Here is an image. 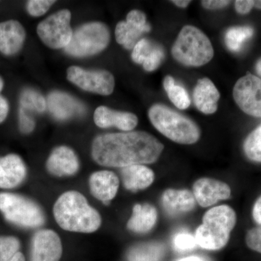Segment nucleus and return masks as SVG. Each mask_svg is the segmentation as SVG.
Returning a JSON list of instances; mask_svg holds the SVG:
<instances>
[{
  "instance_id": "nucleus-19",
  "label": "nucleus",
  "mask_w": 261,
  "mask_h": 261,
  "mask_svg": "<svg viewBox=\"0 0 261 261\" xmlns=\"http://www.w3.org/2000/svg\"><path fill=\"white\" fill-rule=\"evenodd\" d=\"M220 93L216 86L208 78L197 81L193 92V101L196 108L206 115L214 114L217 111Z\"/></svg>"
},
{
  "instance_id": "nucleus-26",
  "label": "nucleus",
  "mask_w": 261,
  "mask_h": 261,
  "mask_svg": "<svg viewBox=\"0 0 261 261\" xmlns=\"http://www.w3.org/2000/svg\"><path fill=\"white\" fill-rule=\"evenodd\" d=\"M254 29L249 25L231 27L225 34V43L230 51L238 53L253 36Z\"/></svg>"
},
{
  "instance_id": "nucleus-15",
  "label": "nucleus",
  "mask_w": 261,
  "mask_h": 261,
  "mask_svg": "<svg viewBox=\"0 0 261 261\" xmlns=\"http://www.w3.org/2000/svg\"><path fill=\"white\" fill-rule=\"evenodd\" d=\"M47 105L51 114L58 120H67L85 112L80 101L64 92H54L49 94Z\"/></svg>"
},
{
  "instance_id": "nucleus-11",
  "label": "nucleus",
  "mask_w": 261,
  "mask_h": 261,
  "mask_svg": "<svg viewBox=\"0 0 261 261\" xmlns=\"http://www.w3.org/2000/svg\"><path fill=\"white\" fill-rule=\"evenodd\" d=\"M62 253L61 239L53 230H40L33 237L31 261H59Z\"/></svg>"
},
{
  "instance_id": "nucleus-2",
  "label": "nucleus",
  "mask_w": 261,
  "mask_h": 261,
  "mask_svg": "<svg viewBox=\"0 0 261 261\" xmlns=\"http://www.w3.org/2000/svg\"><path fill=\"white\" fill-rule=\"evenodd\" d=\"M56 222L65 231L92 233L102 224L98 211L89 205L87 199L76 191L65 192L53 207Z\"/></svg>"
},
{
  "instance_id": "nucleus-13",
  "label": "nucleus",
  "mask_w": 261,
  "mask_h": 261,
  "mask_svg": "<svg viewBox=\"0 0 261 261\" xmlns=\"http://www.w3.org/2000/svg\"><path fill=\"white\" fill-rule=\"evenodd\" d=\"M46 166L47 171L54 176H72L80 169V161L73 149L61 146L51 152Z\"/></svg>"
},
{
  "instance_id": "nucleus-29",
  "label": "nucleus",
  "mask_w": 261,
  "mask_h": 261,
  "mask_svg": "<svg viewBox=\"0 0 261 261\" xmlns=\"http://www.w3.org/2000/svg\"><path fill=\"white\" fill-rule=\"evenodd\" d=\"M159 46V44L157 43L142 38L132 49V60L137 64H143L144 62L153 53Z\"/></svg>"
},
{
  "instance_id": "nucleus-42",
  "label": "nucleus",
  "mask_w": 261,
  "mask_h": 261,
  "mask_svg": "<svg viewBox=\"0 0 261 261\" xmlns=\"http://www.w3.org/2000/svg\"><path fill=\"white\" fill-rule=\"evenodd\" d=\"M255 70H256L257 74L261 76V58H259L255 64Z\"/></svg>"
},
{
  "instance_id": "nucleus-41",
  "label": "nucleus",
  "mask_w": 261,
  "mask_h": 261,
  "mask_svg": "<svg viewBox=\"0 0 261 261\" xmlns=\"http://www.w3.org/2000/svg\"><path fill=\"white\" fill-rule=\"evenodd\" d=\"M9 261H25V257L21 252H18L14 255V257Z\"/></svg>"
},
{
  "instance_id": "nucleus-39",
  "label": "nucleus",
  "mask_w": 261,
  "mask_h": 261,
  "mask_svg": "<svg viewBox=\"0 0 261 261\" xmlns=\"http://www.w3.org/2000/svg\"><path fill=\"white\" fill-rule=\"evenodd\" d=\"M178 261H209V260L205 257L192 255V256L184 257Z\"/></svg>"
},
{
  "instance_id": "nucleus-33",
  "label": "nucleus",
  "mask_w": 261,
  "mask_h": 261,
  "mask_svg": "<svg viewBox=\"0 0 261 261\" xmlns=\"http://www.w3.org/2000/svg\"><path fill=\"white\" fill-rule=\"evenodd\" d=\"M245 241L249 248L261 253V226L249 230L245 237Z\"/></svg>"
},
{
  "instance_id": "nucleus-1",
  "label": "nucleus",
  "mask_w": 261,
  "mask_h": 261,
  "mask_svg": "<svg viewBox=\"0 0 261 261\" xmlns=\"http://www.w3.org/2000/svg\"><path fill=\"white\" fill-rule=\"evenodd\" d=\"M163 149L158 139L145 132L105 134L94 139L92 156L101 166L123 168L156 162Z\"/></svg>"
},
{
  "instance_id": "nucleus-9",
  "label": "nucleus",
  "mask_w": 261,
  "mask_h": 261,
  "mask_svg": "<svg viewBox=\"0 0 261 261\" xmlns=\"http://www.w3.org/2000/svg\"><path fill=\"white\" fill-rule=\"evenodd\" d=\"M67 79L84 91L101 95H110L114 90V77L107 70H87L71 66L67 70Z\"/></svg>"
},
{
  "instance_id": "nucleus-38",
  "label": "nucleus",
  "mask_w": 261,
  "mask_h": 261,
  "mask_svg": "<svg viewBox=\"0 0 261 261\" xmlns=\"http://www.w3.org/2000/svg\"><path fill=\"white\" fill-rule=\"evenodd\" d=\"M252 217L257 224H261V196L254 204Z\"/></svg>"
},
{
  "instance_id": "nucleus-18",
  "label": "nucleus",
  "mask_w": 261,
  "mask_h": 261,
  "mask_svg": "<svg viewBox=\"0 0 261 261\" xmlns=\"http://www.w3.org/2000/svg\"><path fill=\"white\" fill-rule=\"evenodd\" d=\"M119 185L118 176L112 171H97L89 178L91 193L103 202H109L116 197Z\"/></svg>"
},
{
  "instance_id": "nucleus-12",
  "label": "nucleus",
  "mask_w": 261,
  "mask_h": 261,
  "mask_svg": "<svg viewBox=\"0 0 261 261\" xmlns=\"http://www.w3.org/2000/svg\"><path fill=\"white\" fill-rule=\"evenodd\" d=\"M192 191L197 203L204 207H211L220 200H228L231 192L227 184L211 178L197 180Z\"/></svg>"
},
{
  "instance_id": "nucleus-21",
  "label": "nucleus",
  "mask_w": 261,
  "mask_h": 261,
  "mask_svg": "<svg viewBox=\"0 0 261 261\" xmlns=\"http://www.w3.org/2000/svg\"><path fill=\"white\" fill-rule=\"evenodd\" d=\"M121 176L123 186L132 192L145 190L154 180L153 171L144 165H133L122 168Z\"/></svg>"
},
{
  "instance_id": "nucleus-14",
  "label": "nucleus",
  "mask_w": 261,
  "mask_h": 261,
  "mask_svg": "<svg viewBox=\"0 0 261 261\" xmlns=\"http://www.w3.org/2000/svg\"><path fill=\"white\" fill-rule=\"evenodd\" d=\"M94 121L99 128L114 126L128 132L137 126L138 118L132 113L113 111L106 106H100L94 112Z\"/></svg>"
},
{
  "instance_id": "nucleus-10",
  "label": "nucleus",
  "mask_w": 261,
  "mask_h": 261,
  "mask_svg": "<svg viewBox=\"0 0 261 261\" xmlns=\"http://www.w3.org/2000/svg\"><path fill=\"white\" fill-rule=\"evenodd\" d=\"M233 97L244 113L261 117V79L259 77L247 72L235 84Z\"/></svg>"
},
{
  "instance_id": "nucleus-4",
  "label": "nucleus",
  "mask_w": 261,
  "mask_h": 261,
  "mask_svg": "<svg viewBox=\"0 0 261 261\" xmlns=\"http://www.w3.org/2000/svg\"><path fill=\"white\" fill-rule=\"evenodd\" d=\"M148 116L154 128L173 142L192 145L200 140V129L195 121L164 105L152 106Z\"/></svg>"
},
{
  "instance_id": "nucleus-30",
  "label": "nucleus",
  "mask_w": 261,
  "mask_h": 261,
  "mask_svg": "<svg viewBox=\"0 0 261 261\" xmlns=\"http://www.w3.org/2000/svg\"><path fill=\"white\" fill-rule=\"evenodd\" d=\"M20 243L13 237H0V261H9L18 252Z\"/></svg>"
},
{
  "instance_id": "nucleus-36",
  "label": "nucleus",
  "mask_w": 261,
  "mask_h": 261,
  "mask_svg": "<svg viewBox=\"0 0 261 261\" xmlns=\"http://www.w3.org/2000/svg\"><path fill=\"white\" fill-rule=\"evenodd\" d=\"M231 3V1L226 0H204L201 1V5L205 9L219 10L226 8Z\"/></svg>"
},
{
  "instance_id": "nucleus-34",
  "label": "nucleus",
  "mask_w": 261,
  "mask_h": 261,
  "mask_svg": "<svg viewBox=\"0 0 261 261\" xmlns=\"http://www.w3.org/2000/svg\"><path fill=\"white\" fill-rule=\"evenodd\" d=\"M19 127L20 132L23 134L31 133L35 128L34 119L21 108L19 111Z\"/></svg>"
},
{
  "instance_id": "nucleus-17",
  "label": "nucleus",
  "mask_w": 261,
  "mask_h": 261,
  "mask_svg": "<svg viewBox=\"0 0 261 261\" xmlns=\"http://www.w3.org/2000/svg\"><path fill=\"white\" fill-rule=\"evenodd\" d=\"M25 39V31L17 20L0 23V51L13 56L20 50Z\"/></svg>"
},
{
  "instance_id": "nucleus-24",
  "label": "nucleus",
  "mask_w": 261,
  "mask_h": 261,
  "mask_svg": "<svg viewBox=\"0 0 261 261\" xmlns=\"http://www.w3.org/2000/svg\"><path fill=\"white\" fill-rule=\"evenodd\" d=\"M164 255V247L159 243L140 244L128 251V261H161Z\"/></svg>"
},
{
  "instance_id": "nucleus-27",
  "label": "nucleus",
  "mask_w": 261,
  "mask_h": 261,
  "mask_svg": "<svg viewBox=\"0 0 261 261\" xmlns=\"http://www.w3.org/2000/svg\"><path fill=\"white\" fill-rule=\"evenodd\" d=\"M20 106L24 111L43 113L47 107L45 98L37 91L32 89H25L20 98Z\"/></svg>"
},
{
  "instance_id": "nucleus-20",
  "label": "nucleus",
  "mask_w": 261,
  "mask_h": 261,
  "mask_svg": "<svg viewBox=\"0 0 261 261\" xmlns=\"http://www.w3.org/2000/svg\"><path fill=\"white\" fill-rule=\"evenodd\" d=\"M195 203L193 194L187 190L168 189L162 195L163 207L171 215L190 212L195 208Z\"/></svg>"
},
{
  "instance_id": "nucleus-3",
  "label": "nucleus",
  "mask_w": 261,
  "mask_h": 261,
  "mask_svg": "<svg viewBox=\"0 0 261 261\" xmlns=\"http://www.w3.org/2000/svg\"><path fill=\"white\" fill-rule=\"evenodd\" d=\"M236 224V213L230 206L212 207L204 215L202 224L196 230L197 245L209 250L223 248L227 245Z\"/></svg>"
},
{
  "instance_id": "nucleus-23",
  "label": "nucleus",
  "mask_w": 261,
  "mask_h": 261,
  "mask_svg": "<svg viewBox=\"0 0 261 261\" xmlns=\"http://www.w3.org/2000/svg\"><path fill=\"white\" fill-rule=\"evenodd\" d=\"M150 30L151 27L149 23L146 25H140L126 20L117 24L115 34L118 44L125 49H133L140 40L142 34Z\"/></svg>"
},
{
  "instance_id": "nucleus-25",
  "label": "nucleus",
  "mask_w": 261,
  "mask_h": 261,
  "mask_svg": "<svg viewBox=\"0 0 261 261\" xmlns=\"http://www.w3.org/2000/svg\"><path fill=\"white\" fill-rule=\"evenodd\" d=\"M163 87L170 100L176 108L185 110L190 107L191 99L188 92L183 86L176 84L173 77L166 75L163 80Z\"/></svg>"
},
{
  "instance_id": "nucleus-16",
  "label": "nucleus",
  "mask_w": 261,
  "mask_h": 261,
  "mask_svg": "<svg viewBox=\"0 0 261 261\" xmlns=\"http://www.w3.org/2000/svg\"><path fill=\"white\" fill-rule=\"evenodd\" d=\"M27 176L23 160L15 154L0 158V188L12 189L18 186Z\"/></svg>"
},
{
  "instance_id": "nucleus-6",
  "label": "nucleus",
  "mask_w": 261,
  "mask_h": 261,
  "mask_svg": "<svg viewBox=\"0 0 261 261\" xmlns=\"http://www.w3.org/2000/svg\"><path fill=\"white\" fill-rule=\"evenodd\" d=\"M111 34L107 25L100 22L84 24L73 32L65 53L76 58L94 56L109 44Z\"/></svg>"
},
{
  "instance_id": "nucleus-31",
  "label": "nucleus",
  "mask_w": 261,
  "mask_h": 261,
  "mask_svg": "<svg viewBox=\"0 0 261 261\" xmlns=\"http://www.w3.org/2000/svg\"><path fill=\"white\" fill-rule=\"evenodd\" d=\"M173 247L178 252H188L194 250L197 246L195 235L181 231L175 235L173 240Z\"/></svg>"
},
{
  "instance_id": "nucleus-28",
  "label": "nucleus",
  "mask_w": 261,
  "mask_h": 261,
  "mask_svg": "<svg viewBox=\"0 0 261 261\" xmlns=\"http://www.w3.org/2000/svg\"><path fill=\"white\" fill-rule=\"evenodd\" d=\"M243 149L247 159L253 162L261 163V126L247 136L244 142Z\"/></svg>"
},
{
  "instance_id": "nucleus-5",
  "label": "nucleus",
  "mask_w": 261,
  "mask_h": 261,
  "mask_svg": "<svg viewBox=\"0 0 261 261\" xmlns=\"http://www.w3.org/2000/svg\"><path fill=\"white\" fill-rule=\"evenodd\" d=\"M171 54L182 65L200 67L213 59L214 50L205 33L194 25H187L180 31Z\"/></svg>"
},
{
  "instance_id": "nucleus-37",
  "label": "nucleus",
  "mask_w": 261,
  "mask_h": 261,
  "mask_svg": "<svg viewBox=\"0 0 261 261\" xmlns=\"http://www.w3.org/2000/svg\"><path fill=\"white\" fill-rule=\"evenodd\" d=\"M3 87H4V83L3 80L0 78V92L3 89ZM8 112H9V105L8 101L0 95V123H3L6 119Z\"/></svg>"
},
{
  "instance_id": "nucleus-35",
  "label": "nucleus",
  "mask_w": 261,
  "mask_h": 261,
  "mask_svg": "<svg viewBox=\"0 0 261 261\" xmlns=\"http://www.w3.org/2000/svg\"><path fill=\"white\" fill-rule=\"evenodd\" d=\"M255 1L253 0H238L235 1V9L239 14L245 15L255 8Z\"/></svg>"
},
{
  "instance_id": "nucleus-32",
  "label": "nucleus",
  "mask_w": 261,
  "mask_h": 261,
  "mask_svg": "<svg viewBox=\"0 0 261 261\" xmlns=\"http://www.w3.org/2000/svg\"><path fill=\"white\" fill-rule=\"evenodd\" d=\"M56 1L51 0H30L27 3V11L34 17L45 14Z\"/></svg>"
},
{
  "instance_id": "nucleus-22",
  "label": "nucleus",
  "mask_w": 261,
  "mask_h": 261,
  "mask_svg": "<svg viewBox=\"0 0 261 261\" xmlns=\"http://www.w3.org/2000/svg\"><path fill=\"white\" fill-rule=\"evenodd\" d=\"M158 220V211L150 204H137L134 206L133 213L127 227L133 232H149L155 226Z\"/></svg>"
},
{
  "instance_id": "nucleus-43",
  "label": "nucleus",
  "mask_w": 261,
  "mask_h": 261,
  "mask_svg": "<svg viewBox=\"0 0 261 261\" xmlns=\"http://www.w3.org/2000/svg\"><path fill=\"white\" fill-rule=\"evenodd\" d=\"M255 8L257 9L261 10V0H256L255 1Z\"/></svg>"
},
{
  "instance_id": "nucleus-8",
  "label": "nucleus",
  "mask_w": 261,
  "mask_h": 261,
  "mask_svg": "<svg viewBox=\"0 0 261 261\" xmlns=\"http://www.w3.org/2000/svg\"><path fill=\"white\" fill-rule=\"evenodd\" d=\"M70 19L69 10L57 12L38 25V36L44 44L51 49H65L69 44L73 34L70 25Z\"/></svg>"
},
{
  "instance_id": "nucleus-40",
  "label": "nucleus",
  "mask_w": 261,
  "mask_h": 261,
  "mask_svg": "<svg viewBox=\"0 0 261 261\" xmlns=\"http://www.w3.org/2000/svg\"><path fill=\"white\" fill-rule=\"evenodd\" d=\"M171 3H173L178 8H186L191 3V1H190V0H174V1H171Z\"/></svg>"
},
{
  "instance_id": "nucleus-7",
  "label": "nucleus",
  "mask_w": 261,
  "mask_h": 261,
  "mask_svg": "<svg viewBox=\"0 0 261 261\" xmlns=\"http://www.w3.org/2000/svg\"><path fill=\"white\" fill-rule=\"evenodd\" d=\"M0 211L5 219L13 224L27 228L44 224V213L36 202L13 193H0Z\"/></svg>"
}]
</instances>
